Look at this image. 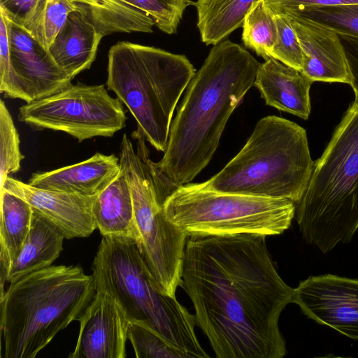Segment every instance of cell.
Segmentation results:
<instances>
[{
	"label": "cell",
	"instance_id": "cell-1",
	"mask_svg": "<svg viewBox=\"0 0 358 358\" xmlns=\"http://www.w3.org/2000/svg\"><path fill=\"white\" fill-rule=\"evenodd\" d=\"M180 286L217 357L282 358L287 354L278 321L293 303L294 289L279 275L266 236H189Z\"/></svg>",
	"mask_w": 358,
	"mask_h": 358
},
{
	"label": "cell",
	"instance_id": "cell-2",
	"mask_svg": "<svg viewBox=\"0 0 358 358\" xmlns=\"http://www.w3.org/2000/svg\"><path fill=\"white\" fill-rule=\"evenodd\" d=\"M259 63L229 40L214 45L187 87L155 169L177 186L190 183L208 164L234 109L254 86Z\"/></svg>",
	"mask_w": 358,
	"mask_h": 358
},
{
	"label": "cell",
	"instance_id": "cell-3",
	"mask_svg": "<svg viewBox=\"0 0 358 358\" xmlns=\"http://www.w3.org/2000/svg\"><path fill=\"white\" fill-rule=\"evenodd\" d=\"M96 294L93 275L80 265H59L10 283L0 296L4 358H34L71 322Z\"/></svg>",
	"mask_w": 358,
	"mask_h": 358
},
{
	"label": "cell",
	"instance_id": "cell-4",
	"mask_svg": "<svg viewBox=\"0 0 358 358\" xmlns=\"http://www.w3.org/2000/svg\"><path fill=\"white\" fill-rule=\"evenodd\" d=\"M303 238L323 253L358 229V103L350 104L295 203Z\"/></svg>",
	"mask_w": 358,
	"mask_h": 358
},
{
	"label": "cell",
	"instance_id": "cell-5",
	"mask_svg": "<svg viewBox=\"0 0 358 358\" xmlns=\"http://www.w3.org/2000/svg\"><path fill=\"white\" fill-rule=\"evenodd\" d=\"M91 268L96 291L113 296L130 321L150 327L187 357H209L196 338L194 315L161 288L134 239L103 236Z\"/></svg>",
	"mask_w": 358,
	"mask_h": 358
},
{
	"label": "cell",
	"instance_id": "cell-6",
	"mask_svg": "<svg viewBox=\"0 0 358 358\" xmlns=\"http://www.w3.org/2000/svg\"><path fill=\"white\" fill-rule=\"evenodd\" d=\"M313 162L305 129L269 115L259 120L240 152L203 189L297 203L311 176Z\"/></svg>",
	"mask_w": 358,
	"mask_h": 358
},
{
	"label": "cell",
	"instance_id": "cell-7",
	"mask_svg": "<svg viewBox=\"0 0 358 358\" xmlns=\"http://www.w3.org/2000/svg\"><path fill=\"white\" fill-rule=\"evenodd\" d=\"M195 73L184 55L118 42L108 52L106 85L129 110L145 140L164 152L173 112Z\"/></svg>",
	"mask_w": 358,
	"mask_h": 358
},
{
	"label": "cell",
	"instance_id": "cell-8",
	"mask_svg": "<svg viewBox=\"0 0 358 358\" xmlns=\"http://www.w3.org/2000/svg\"><path fill=\"white\" fill-rule=\"evenodd\" d=\"M295 203L285 199L219 192L198 183L178 186L167 197V219L192 236H275L291 225Z\"/></svg>",
	"mask_w": 358,
	"mask_h": 358
},
{
	"label": "cell",
	"instance_id": "cell-9",
	"mask_svg": "<svg viewBox=\"0 0 358 358\" xmlns=\"http://www.w3.org/2000/svg\"><path fill=\"white\" fill-rule=\"evenodd\" d=\"M131 136L136 139V152L124 134L120 144V164L131 193L141 236L138 248L161 288L167 294L176 296L181 282L183 256L189 236L165 215L158 178L143 134L135 130Z\"/></svg>",
	"mask_w": 358,
	"mask_h": 358
},
{
	"label": "cell",
	"instance_id": "cell-10",
	"mask_svg": "<svg viewBox=\"0 0 358 358\" xmlns=\"http://www.w3.org/2000/svg\"><path fill=\"white\" fill-rule=\"evenodd\" d=\"M122 101L109 95L104 85L80 83L19 108L18 120L35 130L52 129L79 142L96 136L111 137L125 127Z\"/></svg>",
	"mask_w": 358,
	"mask_h": 358
},
{
	"label": "cell",
	"instance_id": "cell-11",
	"mask_svg": "<svg viewBox=\"0 0 358 358\" xmlns=\"http://www.w3.org/2000/svg\"><path fill=\"white\" fill-rule=\"evenodd\" d=\"M293 303L308 318L358 340V279L310 276L294 289Z\"/></svg>",
	"mask_w": 358,
	"mask_h": 358
},
{
	"label": "cell",
	"instance_id": "cell-12",
	"mask_svg": "<svg viewBox=\"0 0 358 358\" xmlns=\"http://www.w3.org/2000/svg\"><path fill=\"white\" fill-rule=\"evenodd\" d=\"M80 331L70 358H124L130 320L117 301L96 294L78 318Z\"/></svg>",
	"mask_w": 358,
	"mask_h": 358
},
{
	"label": "cell",
	"instance_id": "cell-13",
	"mask_svg": "<svg viewBox=\"0 0 358 358\" xmlns=\"http://www.w3.org/2000/svg\"><path fill=\"white\" fill-rule=\"evenodd\" d=\"M4 17L11 65L29 103L47 98L71 86L72 79L57 65L49 51L23 27Z\"/></svg>",
	"mask_w": 358,
	"mask_h": 358
},
{
	"label": "cell",
	"instance_id": "cell-14",
	"mask_svg": "<svg viewBox=\"0 0 358 358\" xmlns=\"http://www.w3.org/2000/svg\"><path fill=\"white\" fill-rule=\"evenodd\" d=\"M14 194L55 224L65 238L87 237L97 229L92 207L96 196L51 191L8 176L1 189Z\"/></svg>",
	"mask_w": 358,
	"mask_h": 358
},
{
	"label": "cell",
	"instance_id": "cell-15",
	"mask_svg": "<svg viewBox=\"0 0 358 358\" xmlns=\"http://www.w3.org/2000/svg\"><path fill=\"white\" fill-rule=\"evenodd\" d=\"M302 50L301 72L315 81L350 84L345 50L339 35L315 21L289 17Z\"/></svg>",
	"mask_w": 358,
	"mask_h": 358
},
{
	"label": "cell",
	"instance_id": "cell-16",
	"mask_svg": "<svg viewBox=\"0 0 358 358\" xmlns=\"http://www.w3.org/2000/svg\"><path fill=\"white\" fill-rule=\"evenodd\" d=\"M121 170L120 158L96 153L81 162L33 173L28 184L41 189L94 196L104 189Z\"/></svg>",
	"mask_w": 358,
	"mask_h": 358
},
{
	"label": "cell",
	"instance_id": "cell-17",
	"mask_svg": "<svg viewBox=\"0 0 358 358\" xmlns=\"http://www.w3.org/2000/svg\"><path fill=\"white\" fill-rule=\"evenodd\" d=\"M313 83L301 71L271 57L260 64L254 86L266 105L308 120Z\"/></svg>",
	"mask_w": 358,
	"mask_h": 358
},
{
	"label": "cell",
	"instance_id": "cell-18",
	"mask_svg": "<svg viewBox=\"0 0 358 358\" xmlns=\"http://www.w3.org/2000/svg\"><path fill=\"white\" fill-rule=\"evenodd\" d=\"M103 37L80 8L70 13L48 49L53 60L71 79L90 68Z\"/></svg>",
	"mask_w": 358,
	"mask_h": 358
},
{
	"label": "cell",
	"instance_id": "cell-19",
	"mask_svg": "<svg viewBox=\"0 0 358 358\" xmlns=\"http://www.w3.org/2000/svg\"><path fill=\"white\" fill-rule=\"evenodd\" d=\"M92 212L96 227L103 236L130 238L138 246L141 236L131 193L122 169L113 180L96 196Z\"/></svg>",
	"mask_w": 358,
	"mask_h": 358
},
{
	"label": "cell",
	"instance_id": "cell-20",
	"mask_svg": "<svg viewBox=\"0 0 358 358\" xmlns=\"http://www.w3.org/2000/svg\"><path fill=\"white\" fill-rule=\"evenodd\" d=\"M62 231L33 208L31 229L23 248L13 262L7 282H13L36 271L52 266L63 250Z\"/></svg>",
	"mask_w": 358,
	"mask_h": 358
},
{
	"label": "cell",
	"instance_id": "cell-21",
	"mask_svg": "<svg viewBox=\"0 0 358 358\" xmlns=\"http://www.w3.org/2000/svg\"><path fill=\"white\" fill-rule=\"evenodd\" d=\"M1 195V295L10 268L29 236L33 208L23 199L3 189Z\"/></svg>",
	"mask_w": 358,
	"mask_h": 358
},
{
	"label": "cell",
	"instance_id": "cell-22",
	"mask_svg": "<svg viewBox=\"0 0 358 358\" xmlns=\"http://www.w3.org/2000/svg\"><path fill=\"white\" fill-rule=\"evenodd\" d=\"M261 0H197V27L206 45H216L238 28Z\"/></svg>",
	"mask_w": 358,
	"mask_h": 358
},
{
	"label": "cell",
	"instance_id": "cell-23",
	"mask_svg": "<svg viewBox=\"0 0 358 358\" xmlns=\"http://www.w3.org/2000/svg\"><path fill=\"white\" fill-rule=\"evenodd\" d=\"M80 8L92 18L98 12L99 0H38L24 28L48 50L69 15Z\"/></svg>",
	"mask_w": 358,
	"mask_h": 358
},
{
	"label": "cell",
	"instance_id": "cell-24",
	"mask_svg": "<svg viewBox=\"0 0 358 358\" xmlns=\"http://www.w3.org/2000/svg\"><path fill=\"white\" fill-rule=\"evenodd\" d=\"M242 27L244 46L265 60L271 58L278 30L275 16L264 0L259 1L247 14Z\"/></svg>",
	"mask_w": 358,
	"mask_h": 358
},
{
	"label": "cell",
	"instance_id": "cell-25",
	"mask_svg": "<svg viewBox=\"0 0 358 358\" xmlns=\"http://www.w3.org/2000/svg\"><path fill=\"white\" fill-rule=\"evenodd\" d=\"M24 155L11 115L4 101H0V188L10 174L19 171Z\"/></svg>",
	"mask_w": 358,
	"mask_h": 358
},
{
	"label": "cell",
	"instance_id": "cell-26",
	"mask_svg": "<svg viewBox=\"0 0 358 358\" xmlns=\"http://www.w3.org/2000/svg\"><path fill=\"white\" fill-rule=\"evenodd\" d=\"M128 339L137 358H187L157 332L140 322L130 321Z\"/></svg>",
	"mask_w": 358,
	"mask_h": 358
},
{
	"label": "cell",
	"instance_id": "cell-27",
	"mask_svg": "<svg viewBox=\"0 0 358 358\" xmlns=\"http://www.w3.org/2000/svg\"><path fill=\"white\" fill-rule=\"evenodd\" d=\"M294 17L318 22L338 34L358 37V4L311 8L288 17Z\"/></svg>",
	"mask_w": 358,
	"mask_h": 358
},
{
	"label": "cell",
	"instance_id": "cell-28",
	"mask_svg": "<svg viewBox=\"0 0 358 358\" xmlns=\"http://www.w3.org/2000/svg\"><path fill=\"white\" fill-rule=\"evenodd\" d=\"M136 8L151 17L163 32H176L185 10L194 5L192 0H126Z\"/></svg>",
	"mask_w": 358,
	"mask_h": 358
},
{
	"label": "cell",
	"instance_id": "cell-29",
	"mask_svg": "<svg viewBox=\"0 0 358 358\" xmlns=\"http://www.w3.org/2000/svg\"><path fill=\"white\" fill-rule=\"evenodd\" d=\"M277 38L271 57L301 71L302 50L290 19L284 15H275Z\"/></svg>",
	"mask_w": 358,
	"mask_h": 358
},
{
	"label": "cell",
	"instance_id": "cell-30",
	"mask_svg": "<svg viewBox=\"0 0 358 358\" xmlns=\"http://www.w3.org/2000/svg\"><path fill=\"white\" fill-rule=\"evenodd\" d=\"M0 92L10 99H29L10 62V46L6 20L0 13Z\"/></svg>",
	"mask_w": 358,
	"mask_h": 358
},
{
	"label": "cell",
	"instance_id": "cell-31",
	"mask_svg": "<svg viewBox=\"0 0 358 358\" xmlns=\"http://www.w3.org/2000/svg\"><path fill=\"white\" fill-rule=\"evenodd\" d=\"M274 15L290 17L302 11L326 6L358 4V0H264Z\"/></svg>",
	"mask_w": 358,
	"mask_h": 358
},
{
	"label": "cell",
	"instance_id": "cell-32",
	"mask_svg": "<svg viewBox=\"0 0 358 358\" xmlns=\"http://www.w3.org/2000/svg\"><path fill=\"white\" fill-rule=\"evenodd\" d=\"M38 0H0V13L14 23L24 27Z\"/></svg>",
	"mask_w": 358,
	"mask_h": 358
},
{
	"label": "cell",
	"instance_id": "cell-33",
	"mask_svg": "<svg viewBox=\"0 0 358 358\" xmlns=\"http://www.w3.org/2000/svg\"><path fill=\"white\" fill-rule=\"evenodd\" d=\"M343 44L347 58L350 85L355 95V101L358 103V37L345 34H338Z\"/></svg>",
	"mask_w": 358,
	"mask_h": 358
}]
</instances>
